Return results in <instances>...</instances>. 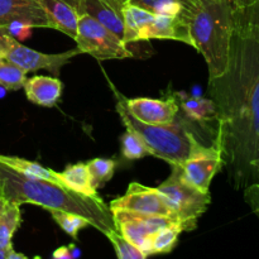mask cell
Returning <instances> with one entry per match:
<instances>
[{"mask_svg":"<svg viewBox=\"0 0 259 259\" xmlns=\"http://www.w3.org/2000/svg\"><path fill=\"white\" fill-rule=\"evenodd\" d=\"M207 95L217 106V147L235 190L258 181L259 22L239 8L224 75L209 80Z\"/></svg>","mask_w":259,"mask_h":259,"instance_id":"cell-1","label":"cell"},{"mask_svg":"<svg viewBox=\"0 0 259 259\" xmlns=\"http://www.w3.org/2000/svg\"><path fill=\"white\" fill-rule=\"evenodd\" d=\"M0 196L14 204L38 205L46 210H61L80 215L104 235L116 232L113 212L100 196L89 197L56 182L29 177L0 162Z\"/></svg>","mask_w":259,"mask_h":259,"instance_id":"cell-2","label":"cell"},{"mask_svg":"<svg viewBox=\"0 0 259 259\" xmlns=\"http://www.w3.org/2000/svg\"><path fill=\"white\" fill-rule=\"evenodd\" d=\"M239 7L230 0H190L184 10L191 47L204 56L209 80L224 75L229 65L230 42Z\"/></svg>","mask_w":259,"mask_h":259,"instance_id":"cell-3","label":"cell"},{"mask_svg":"<svg viewBox=\"0 0 259 259\" xmlns=\"http://www.w3.org/2000/svg\"><path fill=\"white\" fill-rule=\"evenodd\" d=\"M115 93L116 110L126 131H132L144 142L149 154L163 159L171 166H181L189 159L206 154L220 153L214 144H206L197 136L196 124L185 116L180 109L175 121L162 125H149L137 120L123 103V95Z\"/></svg>","mask_w":259,"mask_h":259,"instance_id":"cell-4","label":"cell"},{"mask_svg":"<svg viewBox=\"0 0 259 259\" xmlns=\"http://www.w3.org/2000/svg\"><path fill=\"white\" fill-rule=\"evenodd\" d=\"M172 174L158 190L164 197L174 219L181 225L184 232H191L197 227V222L202 217L211 202V195L204 194L190 186L180 176L179 167L171 166Z\"/></svg>","mask_w":259,"mask_h":259,"instance_id":"cell-5","label":"cell"},{"mask_svg":"<svg viewBox=\"0 0 259 259\" xmlns=\"http://www.w3.org/2000/svg\"><path fill=\"white\" fill-rule=\"evenodd\" d=\"M0 52L5 60L19 66L25 72L47 70L55 77H60L61 68L67 65L75 56L80 55L78 48L62 53H42L25 47L5 29H0Z\"/></svg>","mask_w":259,"mask_h":259,"instance_id":"cell-6","label":"cell"},{"mask_svg":"<svg viewBox=\"0 0 259 259\" xmlns=\"http://www.w3.org/2000/svg\"><path fill=\"white\" fill-rule=\"evenodd\" d=\"M77 48L81 53H89L96 60H121L133 57L123 38L88 14L78 15Z\"/></svg>","mask_w":259,"mask_h":259,"instance_id":"cell-7","label":"cell"},{"mask_svg":"<svg viewBox=\"0 0 259 259\" xmlns=\"http://www.w3.org/2000/svg\"><path fill=\"white\" fill-rule=\"evenodd\" d=\"M113 212L115 229L121 238L148 257V240L153 233L171 225H181L175 219L158 215H144L138 212L115 210Z\"/></svg>","mask_w":259,"mask_h":259,"instance_id":"cell-8","label":"cell"},{"mask_svg":"<svg viewBox=\"0 0 259 259\" xmlns=\"http://www.w3.org/2000/svg\"><path fill=\"white\" fill-rule=\"evenodd\" d=\"M109 207L111 211L123 210L144 215L168 217L174 219L171 210L164 201L163 195L157 189L147 187L138 182L129 185L125 195L113 200Z\"/></svg>","mask_w":259,"mask_h":259,"instance_id":"cell-9","label":"cell"},{"mask_svg":"<svg viewBox=\"0 0 259 259\" xmlns=\"http://www.w3.org/2000/svg\"><path fill=\"white\" fill-rule=\"evenodd\" d=\"M123 103L137 120L149 125L172 123L180 113L179 101L175 95H168L164 100L149 98L126 99L123 96Z\"/></svg>","mask_w":259,"mask_h":259,"instance_id":"cell-10","label":"cell"},{"mask_svg":"<svg viewBox=\"0 0 259 259\" xmlns=\"http://www.w3.org/2000/svg\"><path fill=\"white\" fill-rule=\"evenodd\" d=\"M20 22L33 28H52L55 23L43 10L38 0H0V29Z\"/></svg>","mask_w":259,"mask_h":259,"instance_id":"cell-11","label":"cell"},{"mask_svg":"<svg viewBox=\"0 0 259 259\" xmlns=\"http://www.w3.org/2000/svg\"><path fill=\"white\" fill-rule=\"evenodd\" d=\"M177 167L180 176L186 184L204 194H209L212 179L222 171L223 161L220 153H214L195 157Z\"/></svg>","mask_w":259,"mask_h":259,"instance_id":"cell-12","label":"cell"},{"mask_svg":"<svg viewBox=\"0 0 259 259\" xmlns=\"http://www.w3.org/2000/svg\"><path fill=\"white\" fill-rule=\"evenodd\" d=\"M23 89L30 103L45 108H53L60 101L63 83L58 77L38 75L27 78Z\"/></svg>","mask_w":259,"mask_h":259,"instance_id":"cell-13","label":"cell"},{"mask_svg":"<svg viewBox=\"0 0 259 259\" xmlns=\"http://www.w3.org/2000/svg\"><path fill=\"white\" fill-rule=\"evenodd\" d=\"M124 23L123 40L128 43L148 40V32L154 19V13L133 4H124L120 10Z\"/></svg>","mask_w":259,"mask_h":259,"instance_id":"cell-14","label":"cell"},{"mask_svg":"<svg viewBox=\"0 0 259 259\" xmlns=\"http://www.w3.org/2000/svg\"><path fill=\"white\" fill-rule=\"evenodd\" d=\"M38 3L55 23L56 29L76 40L78 27L77 12L63 0H38Z\"/></svg>","mask_w":259,"mask_h":259,"instance_id":"cell-15","label":"cell"},{"mask_svg":"<svg viewBox=\"0 0 259 259\" xmlns=\"http://www.w3.org/2000/svg\"><path fill=\"white\" fill-rule=\"evenodd\" d=\"M179 101L180 109L186 118L200 125H206L210 121H217V106L210 98H194L185 93L175 94Z\"/></svg>","mask_w":259,"mask_h":259,"instance_id":"cell-16","label":"cell"},{"mask_svg":"<svg viewBox=\"0 0 259 259\" xmlns=\"http://www.w3.org/2000/svg\"><path fill=\"white\" fill-rule=\"evenodd\" d=\"M60 184L66 189L89 197H98V190L94 187L88 163L70 164L65 171L57 172Z\"/></svg>","mask_w":259,"mask_h":259,"instance_id":"cell-17","label":"cell"},{"mask_svg":"<svg viewBox=\"0 0 259 259\" xmlns=\"http://www.w3.org/2000/svg\"><path fill=\"white\" fill-rule=\"evenodd\" d=\"M121 17L120 10L124 4H133L149 10L154 14L179 15L186 9L190 0H103Z\"/></svg>","mask_w":259,"mask_h":259,"instance_id":"cell-18","label":"cell"},{"mask_svg":"<svg viewBox=\"0 0 259 259\" xmlns=\"http://www.w3.org/2000/svg\"><path fill=\"white\" fill-rule=\"evenodd\" d=\"M0 162L7 164V166H9L10 168L25 175V176L37 177V179L47 180V181L60 184L57 172L52 171V169L47 168V167L42 166V164L37 163V162L28 161V159L20 158V157L17 156H5V154H0ZM61 186H62V185H61Z\"/></svg>","mask_w":259,"mask_h":259,"instance_id":"cell-19","label":"cell"},{"mask_svg":"<svg viewBox=\"0 0 259 259\" xmlns=\"http://www.w3.org/2000/svg\"><path fill=\"white\" fill-rule=\"evenodd\" d=\"M22 223L20 205L8 202L0 218V250L7 252L13 247L12 240Z\"/></svg>","mask_w":259,"mask_h":259,"instance_id":"cell-20","label":"cell"},{"mask_svg":"<svg viewBox=\"0 0 259 259\" xmlns=\"http://www.w3.org/2000/svg\"><path fill=\"white\" fill-rule=\"evenodd\" d=\"M184 232L179 225L163 228L157 230L149 237L148 240V255L168 254L176 248L179 243L180 234Z\"/></svg>","mask_w":259,"mask_h":259,"instance_id":"cell-21","label":"cell"},{"mask_svg":"<svg viewBox=\"0 0 259 259\" xmlns=\"http://www.w3.org/2000/svg\"><path fill=\"white\" fill-rule=\"evenodd\" d=\"M27 80V72L10 61L0 58V85L8 91H15L23 88Z\"/></svg>","mask_w":259,"mask_h":259,"instance_id":"cell-22","label":"cell"},{"mask_svg":"<svg viewBox=\"0 0 259 259\" xmlns=\"http://www.w3.org/2000/svg\"><path fill=\"white\" fill-rule=\"evenodd\" d=\"M50 214L56 224L63 230L67 235H70L72 239H77V235L80 230L85 229L90 225V223L83 219L80 215L72 214V212L61 211V210H50Z\"/></svg>","mask_w":259,"mask_h":259,"instance_id":"cell-23","label":"cell"},{"mask_svg":"<svg viewBox=\"0 0 259 259\" xmlns=\"http://www.w3.org/2000/svg\"><path fill=\"white\" fill-rule=\"evenodd\" d=\"M89 171H90L93 185L96 190L103 186L105 182L110 181L114 176L116 162L108 158H94L88 162Z\"/></svg>","mask_w":259,"mask_h":259,"instance_id":"cell-24","label":"cell"},{"mask_svg":"<svg viewBox=\"0 0 259 259\" xmlns=\"http://www.w3.org/2000/svg\"><path fill=\"white\" fill-rule=\"evenodd\" d=\"M121 154L129 161H136L148 156L149 151L144 142L134 132L126 131L121 136Z\"/></svg>","mask_w":259,"mask_h":259,"instance_id":"cell-25","label":"cell"},{"mask_svg":"<svg viewBox=\"0 0 259 259\" xmlns=\"http://www.w3.org/2000/svg\"><path fill=\"white\" fill-rule=\"evenodd\" d=\"M106 238L113 244L118 259H147V255L144 253H142L134 245H132L124 238H121V235L118 232L109 233Z\"/></svg>","mask_w":259,"mask_h":259,"instance_id":"cell-26","label":"cell"},{"mask_svg":"<svg viewBox=\"0 0 259 259\" xmlns=\"http://www.w3.org/2000/svg\"><path fill=\"white\" fill-rule=\"evenodd\" d=\"M245 202L250 206L252 211L259 219V182L249 185L244 189Z\"/></svg>","mask_w":259,"mask_h":259,"instance_id":"cell-27","label":"cell"},{"mask_svg":"<svg viewBox=\"0 0 259 259\" xmlns=\"http://www.w3.org/2000/svg\"><path fill=\"white\" fill-rule=\"evenodd\" d=\"M32 29H33L32 25L25 24V23L15 22V23H12V24H10L5 30H7L12 37H14L15 39L23 40V39H27V38H29L30 35H32Z\"/></svg>","mask_w":259,"mask_h":259,"instance_id":"cell-28","label":"cell"},{"mask_svg":"<svg viewBox=\"0 0 259 259\" xmlns=\"http://www.w3.org/2000/svg\"><path fill=\"white\" fill-rule=\"evenodd\" d=\"M52 259H73L72 254H71L70 247L63 245V247L57 248V249L53 252Z\"/></svg>","mask_w":259,"mask_h":259,"instance_id":"cell-29","label":"cell"},{"mask_svg":"<svg viewBox=\"0 0 259 259\" xmlns=\"http://www.w3.org/2000/svg\"><path fill=\"white\" fill-rule=\"evenodd\" d=\"M247 10H248V13H249V14L252 15L255 20H257V22H259V0L255 3V4L248 7Z\"/></svg>","mask_w":259,"mask_h":259,"instance_id":"cell-30","label":"cell"},{"mask_svg":"<svg viewBox=\"0 0 259 259\" xmlns=\"http://www.w3.org/2000/svg\"><path fill=\"white\" fill-rule=\"evenodd\" d=\"M7 259H28L24 254L22 253H18L13 249V247L10 249L7 250Z\"/></svg>","mask_w":259,"mask_h":259,"instance_id":"cell-31","label":"cell"},{"mask_svg":"<svg viewBox=\"0 0 259 259\" xmlns=\"http://www.w3.org/2000/svg\"><path fill=\"white\" fill-rule=\"evenodd\" d=\"M230 2H233L237 7L239 8H248L250 7V5L255 4L258 0H230Z\"/></svg>","mask_w":259,"mask_h":259,"instance_id":"cell-32","label":"cell"},{"mask_svg":"<svg viewBox=\"0 0 259 259\" xmlns=\"http://www.w3.org/2000/svg\"><path fill=\"white\" fill-rule=\"evenodd\" d=\"M68 247H70L71 254H72L73 259H78V258L81 257V250H80V248L76 247L75 244H70V245H68Z\"/></svg>","mask_w":259,"mask_h":259,"instance_id":"cell-33","label":"cell"},{"mask_svg":"<svg viewBox=\"0 0 259 259\" xmlns=\"http://www.w3.org/2000/svg\"><path fill=\"white\" fill-rule=\"evenodd\" d=\"M5 205H7V201H5V199H3V197L0 196V218H2L3 211H4L5 209Z\"/></svg>","mask_w":259,"mask_h":259,"instance_id":"cell-34","label":"cell"},{"mask_svg":"<svg viewBox=\"0 0 259 259\" xmlns=\"http://www.w3.org/2000/svg\"><path fill=\"white\" fill-rule=\"evenodd\" d=\"M7 93H8L7 89H5L4 86H3V85H0V99L4 98V96L7 95Z\"/></svg>","mask_w":259,"mask_h":259,"instance_id":"cell-35","label":"cell"},{"mask_svg":"<svg viewBox=\"0 0 259 259\" xmlns=\"http://www.w3.org/2000/svg\"><path fill=\"white\" fill-rule=\"evenodd\" d=\"M0 259H7V252H4V250H0Z\"/></svg>","mask_w":259,"mask_h":259,"instance_id":"cell-36","label":"cell"},{"mask_svg":"<svg viewBox=\"0 0 259 259\" xmlns=\"http://www.w3.org/2000/svg\"><path fill=\"white\" fill-rule=\"evenodd\" d=\"M257 177H258V180H259V163H258V166H257Z\"/></svg>","mask_w":259,"mask_h":259,"instance_id":"cell-37","label":"cell"},{"mask_svg":"<svg viewBox=\"0 0 259 259\" xmlns=\"http://www.w3.org/2000/svg\"><path fill=\"white\" fill-rule=\"evenodd\" d=\"M33 259H42V258H40V257H34Z\"/></svg>","mask_w":259,"mask_h":259,"instance_id":"cell-38","label":"cell"},{"mask_svg":"<svg viewBox=\"0 0 259 259\" xmlns=\"http://www.w3.org/2000/svg\"><path fill=\"white\" fill-rule=\"evenodd\" d=\"M3 57V56H2V52H0V58H2Z\"/></svg>","mask_w":259,"mask_h":259,"instance_id":"cell-39","label":"cell"}]
</instances>
